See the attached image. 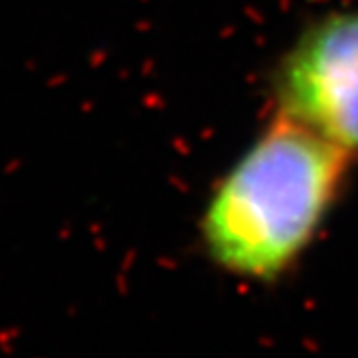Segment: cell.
<instances>
[{
    "instance_id": "7a4b0ae2",
    "label": "cell",
    "mask_w": 358,
    "mask_h": 358,
    "mask_svg": "<svg viewBox=\"0 0 358 358\" xmlns=\"http://www.w3.org/2000/svg\"><path fill=\"white\" fill-rule=\"evenodd\" d=\"M278 113L358 153V11L306 31L278 71Z\"/></svg>"
},
{
    "instance_id": "6da1fadb",
    "label": "cell",
    "mask_w": 358,
    "mask_h": 358,
    "mask_svg": "<svg viewBox=\"0 0 358 358\" xmlns=\"http://www.w3.org/2000/svg\"><path fill=\"white\" fill-rule=\"evenodd\" d=\"M350 153L278 113L210 196L201 240L227 274L268 283L309 248L350 169Z\"/></svg>"
}]
</instances>
